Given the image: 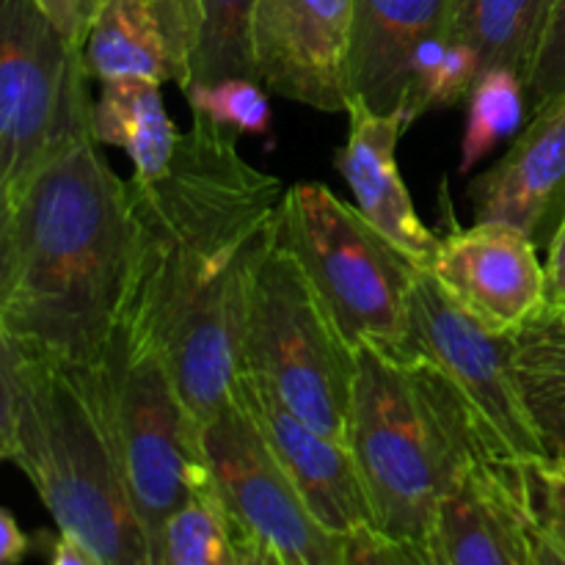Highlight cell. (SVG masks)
Instances as JSON below:
<instances>
[{"label": "cell", "mask_w": 565, "mask_h": 565, "mask_svg": "<svg viewBox=\"0 0 565 565\" xmlns=\"http://www.w3.org/2000/svg\"><path fill=\"white\" fill-rule=\"evenodd\" d=\"M276 241L298 259L353 348L397 351L408 337L412 292L423 268L386 241L362 210L320 182L285 191Z\"/></svg>", "instance_id": "5"}, {"label": "cell", "mask_w": 565, "mask_h": 565, "mask_svg": "<svg viewBox=\"0 0 565 565\" xmlns=\"http://www.w3.org/2000/svg\"><path fill=\"white\" fill-rule=\"evenodd\" d=\"M390 353L419 359L445 381L489 461L524 472L555 467L519 390L511 334L486 329L428 270L414 285L406 342Z\"/></svg>", "instance_id": "8"}, {"label": "cell", "mask_w": 565, "mask_h": 565, "mask_svg": "<svg viewBox=\"0 0 565 565\" xmlns=\"http://www.w3.org/2000/svg\"><path fill=\"white\" fill-rule=\"evenodd\" d=\"M81 44L39 0H0V204L66 136L94 121Z\"/></svg>", "instance_id": "9"}, {"label": "cell", "mask_w": 565, "mask_h": 565, "mask_svg": "<svg viewBox=\"0 0 565 565\" xmlns=\"http://www.w3.org/2000/svg\"><path fill=\"white\" fill-rule=\"evenodd\" d=\"M202 33L196 0H99L83 58L94 81L141 77L185 92Z\"/></svg>", "instance_id": "15"}, {"label": "cell", "mask_w": 565, "mask_h": 565, "mask_svg": "<svg viewBox=\"0 0 565 565\" xmlns=\"http://www.w3.org/2000/svg\"><path fill=\"white\" fill-rule=\"evenodd\" d=\"M348 138L334 166L351 188L364 218L395 243L417 268L428 270L439 252V232L425 226L397 166V141L408 127L406 114H379L353 94L348 105Z\"/></svg>", "instance_id": "17"}, {"label": "cell", "mask_w": 565, "mask_h": 565, "mask_svg": "<svg viewBox=\"0 0 565 565\" xmlns=\"http://www.w3.org/2000/svg\"><path fill=\"white\" fill-rule=\"evenodd\" d=\"M191 114L171 163L127 180L132 254L119 320L152 337L207 425L232 401L248 290L287 188L243 158L237 132Z\"/></svg>", "instance_id": "1"}, {"label": "cell", "mask_w": 565, "mask_h": 565, "mask_svg": "<svg viewBox=\"0 0 565 565\" xmlns=\"http://www.w3.org/2000/svg\"><path fill=\"white\" fill-rule=\"evenodd\" d=\"M461 0H353L351 83L379 114L403 110L412 64L452 36Z\"/></svg>", "instance_id": "18"}, {"label": "cell", "mask_w": 565, "mask_h": 565, "mask_svg": "<svg viewBox=\"0 0 565 565\" xmlns=\"http://www.w3.org/2000/svg\"><path fill=\"white\" fill-rule=\"evenodd\" d=\"M447 202V196H445ZM447 230L428 274L475 320L497 334H516L546 303V268L522 230L483 221L463 230L447 202Z\"/></svg>", "instance_id": "12"}, {"label": "cell", "mask_w": 565, "mask_h": 565, "mask_svg": "<svg viewBox=\"0 0 565 565\" xmlns=\"http://www.w3.org/2000/svg\"><path fill=\"white\" fill-rule=\"evenodd\" d=\"M533 539H535V557H539V565H565L563 541H557L555 535L546 533V530L539 527L535 522H533Z\"/></svg>", "instance_id": "34"}, {"label": "cell", "mask_w": 565, "mask_h": 565, "mask_svg": "<svg viewBox=\"0 0 565 565\" xmlns=\"http://www.w3.org/2000/svg\"><path fill=\"white\" fill-rule=\"evenodd\" d=\"M478 77V58L458 39L450 36L425 47L414 58L412 75H408V92L406 103H403L408 127L428 110L452 108L467 99Z\"/></svg>", "instance_id": "25"}, {"label": "cell", "mask_w": 565, "mask_h": 565, "mask_svg": "<svg viewBox=\"0 0 565 565\" xmlns=\"http://www.w3.org/2000/svg\"><path fill=\"white\" fill-rule=\"evenodd\" d=\"M478 224L500 221L550 248L565 218V94L533 114L513 147L467 188Z\"/></svg>", "instance_id": "16"}, {"label": "cell", "mask_w": 565, "mask_h": 565, "mask_svg": "<svg viewBox=\"0 0 565 565\" xmlns=\"http://www.w3.org/2000/svg\"><path fill=\"white\" fill-rule=\"evenodd\" d=\"M519 390L555 467H565V309L544 307L511 334Z\"/></svg>", "instance_id": "21"}, {"label": "cell", "mask_w": 565, "mask_h": 565, "mask_svg": "<svg viewBox=\"0 0 565 565\" xmlns=\"http://www.w3.org/2000/svg\"><path fill=\"white\" fill-rule=\"evenodd\" d=\"M425 546L434 565H539L524 469L489 458L469 463L447 489Z\"/></svg>", "instance_id": "14"}, {"label": "cell", "mask_w": 565, "mask_h": 565, "mask_svg": "<svg viewBox=\"0 0 565 565\" xmlns=\"http://www.w3.org/2000/svg\"><path fill=\"white\" fill-rule=\"evenodd\" d=\"M232 392L248 408L309 511L329 533L348 539L356 530L375 527L351 447L312 428L257 375L241 370Z\"/></svg>", "instance_id": "13"}, {"label": "cell", "mask_w": 565, "mask_h": 565, "mask_svg": "<svg viewBox=\"0 0 565 565\" xmlns=\"http://www.w3.org/2000/svg\"><path fill=\"white\" fill-rule=\"evenodd\" d=\"M31 546V535L17 524L14 513L0 511V565H20Z\"/></svg>", "instance_id": "32"}, {"label": "cell", "mask_w": 565, "mask_h": 565, "mask_svg": "<svg viewBox=\"0 0 565 565\" xmlns=\"http://www.w3.org/2000/svg\"><path fill=\"white\" fill-rule=\"evenodd\" d=\"M130 254L127 180L88 121L0 204V337L50 362L97 364L119 326Z\"/></svg>", "instance_id": "2"}, {"label": "cell", "mask_w": 565, "mask_h": 565, "mask_svg": "<svg viewBox=\"0 0 565 565\" xmlns=\"http://www.w3.org/2000/svg\"><path fill=\"white\" fill-rule=\"evenodd\" d=\"M557 0H461L452 39L475 53L480 75L511 70L524 83L533 75Z\"/></svg>", "instance_id": "20"}, {"label": "cell", "mask_w": 565, "mask_h": 565, "mask_svg": "<svg viewBox=\"0 0 565 565\" xmlns=\"http://www.w3.org/2000/svg\"><path fill=\"white\" fill-rule=\"evenodd\" d=\"M94 136L130 158L132 177L152 180L171 163L180 132L166 114L160 83L116 77L103 83L94 103Z\"/></svg>", "instance_id": "19"}, {"label": "cell", "mask_w": 565, "mask_h": 565, "mask_svg": "<svg viewBox=\"0 0 565 565\" xmlns=\"http://www.w3.org/2000/svg\"><path fill=\"white\" fill-rule=\"evenodd\" d=\"M241 370L263 379L320 434L348 445L356 348L276 235L248 290Z\"/></svg>", "instance_id": "6"}, {"label": "cell", "mask_w": 565, "mask_h": 565, "mask_svg": "<svg viewBox=\"0 0 565 565\" xmlns=\"http://www.w3.org/2000/svg\"><path fill=\"white\" fill-rule=\"evenodd\" d=\"M530 114L527 83L511 70H489L475 81L467 97V130L461 138L458 171L469 174L505 138L524 130Z\"/></svg>", "instance_id": "23"}, {"label": "cell", "mask_w": 565, "mask_h": 565, "mask_svg": "<svg viewBox=\"0 0 565 565\" xmlns=\"http://www.w3.org/2000/svg\"><path fill=\"white\" fill-rule=\"evenodd\" d=\"M188 105L196 114L210 116L215 125L237 132V136H270L274 110L259 81L248 77H226V81L191 86L185 92Z\"/></svg>", "instance_id": "26"}, {"label": "cell", "mask_w": 565, "mask_h": 565, "mask_svg": "<svg viewBox=\"0 0 565 565\" xmlns=\"http://www.w3.org/2000/svg\"><path fill=\"white\" fill-rule=\"evenodd\" d=\"M524 480L533 522L565 544V467L530 469Z\"/></svg>", "instance_id": "29"}, {"label": "cell", "mask_w": 565, "mask_h": 565, "mask_svg": "<svg viewBox=\"0 0 565 565\" xmlns=\"http://www.w3.org/2000/svg\"><path fill=\"white\" fill-rule=\"evenodd\" d=\"M44 6L50 17H53L55 25L66 33L75 44L86 42L88 22H92L94 9H97L99 0H39Z\"/></svg>", "instance_id": "30"}, {"label": "cell", "mask_w": 565, "mask_h": 565, "mask_svg": "<svg viewBox=\"0 0 565 565\" xmlns=\"http://www.w3.org/2000/svg\"><path fill=\"white\" fill-rule=\"evenodd\" d=\"M160 565H243L241 535L215 483L193 491L191 500L169 519Z\"/></svg>", "instance_id": "22"}, {"label": "cell", "mask_w": 565, "mask_h": 565, "mask_svg": "<svg viewBox=\"0 0 565 565\" xmlns=\"http://www.w3.org/2000/svg\"><path fill=\"white\" fill-rule=\"evenodd\" d=\"M342 565H434L428 546L414 541H397L375 527L356 530L345 539Z\"/></svg>", "instance_id": "28"}, {"label": "cell", "mask_w": 565, "mask_h": 565, "mask_svg": "<svg viewBox=\"0 0 565 565\" xmlns=\"http://www.w3.org/2000/svg\"><path fill=\"white\" fill-rule=\"evenodd\" d=\"M0 456L99 565H158L121 469L103 364L50 362L0 337Z\"/></svg>", "instance_id": "3"}, {"label": "cell", "mask_w": 565, "mask_h": 565, "mask_svg": "<svg viewBox=\"0 0 565 565\" xmlns=\"http://www.w3.org/2000/svg\"><path fill=\"white\" fill-rule=\"evenodd\" d=\"M241 552H243V565H285L274 550H268V546L259 544V541L246 539V535H241Z\"/></svg>", "instance_id": "35"}, {"label": "cell", "mask_w": 565, "mask_h": 565, "mask_svg": "<svg viewBox=\"0 0 565 565\" xmlns=\"http://www.w3.org/2000/svg\"><path fill=\"white\" fill-rule=\"evenodd\" d=\"M50 565H99L97 557L75 541L72 535L61 533L58 539L53 541V552H50Z\"/></svg>", "instance_id": "33"}, {"label": "cell", "mask_w": 565, "mask_h": 565, "mask_svg": "<svg viewBox=\"0 0 565 565\" xmlns=\"http://www.w3.org/2000/svg\"><path fill=\"white\" fill-rule=\"evenodd\" d=\"M99 364L127 489L160 565L169 519L193 491L213 483L204 456V425L182 401L163 351L127 320H119Z\"/></svg>", "instance_id": "7"}, {"label": "cell", "mask_w": 565, "mask_h": 565, "mask_svg": "<svg viewBox=\"0 0 565 565\" xmlns=\"http://www.w3.org/2000/svg\"><path fill=\"white\" fill-rule=\"evenodd\" d=\"M196 3L202 11V33H199L191 86H207L226 77L259 81L252 47V20L257 0H196Z\"/></svg>", "instance_id": "24"}, {"label": "cell", "mask_w": 565, "mask_h": 565, "mask_svg": "<svg viewBox=\"0 0 565 565\" xmlns=\"http://www.w3.org/2000/svg\"><path fill=\"white\" fill-rule=\"evenodd\" d=\"M565 94V0H557L552 11L550 31L541 44L539 61L527 81V105L530 116L544 110Z\"/></svg>", "instance_id": "27"}, {"label": "cell", "mask_w": 565, "mask_h": 565, "mask_svg": "<svg viewBox=\"0 0 565 565\" xmlns=\"http://www.w3.org/2000/svg\"><path fill=\"white\" fill-rule=\"evenodd\" d=\"M204 456L237 533L274 550L285 565H342L345 539L315 519L235 392L204 425Z\"/></svg>", "instance_id": "10"}, {"label": "cell", "mask_w": 565, "mask_h": 565, "mask_svg": "<svg viewBox=\"0 0 565 565\" xmlns=\"http://www.w3.org/2000/svg\"><path fill=\"white\" fill-rule=\"evenodd\" d=\"M546 257V303L544 307L565 309V218L550 243Z\"/></svg>", "instance_id": "31"}, {"label": "cell", "mask_w": 565, "mask_h": 565, "mask_svg": "<svg viewBox=\"0 0 565 565\" xmlns=\"http://www.w3.org/2000/svg\"><path fill=\"white\" fill-rule=\"evenodd\" d=\"M348 447L356 458L375 530L425 544L452 480L486 456L445 381L414 356L356 348Z\"/></svg>", "instance_id": "4"}, {"label": "cell", "mask_w": 565, "mask_h": 565, "mask_svg": "<svg viewBox=\"0 0 565 565\" xmlns=\"http://www.w3.org/2000/svg\"><path fill=\"white\" fill-rule=\"evenodd\" d=\"M353 0H257L252 47L268 92L323 114H345L351 83Z\"/></svg>", "instance_id": "11"}]
</instances>
